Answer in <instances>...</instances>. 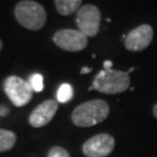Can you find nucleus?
I'll return each instance as SVG.
<instances>
[{"mask_svg":"<svg viewBox=\"0 0 157 157\" xmlns=\"http://www.w3.org/2000/svg\"><path fill=\"white\" fill-rule=\"evenodd\" d=\"M109 114V107L105 100L86 101L75 108L71 119L78 127H91L105 121Z\"/></svg>","mask_w":157,"mask_h":157,"instance_id":"obj_1","label":"nucleus"},{"mask_svg":"<svg viewBox=\"0 0 157 157\" xmlns=\"http://www.w3.org/2000/svg\"><path fill=\"white\" fill-rule=\"evenodd\" d=\"M130 85L128 72L118 70H101L93 79V84L89 90L99 91L106 94H118L124 92Z\"/></svg>","mask_w":157,"mask_h":157,"instance_id":"obj_2","label":"nucleus"},{"mask_svg":"<svg viewBox=\"0 0 157 157\" xmlns=\"http://www.w3.org/2000/svg\"><path fill=\"white\" fill-rule=\"evenodd\" d=\"M14 15L22 27L30 30H40L47 21V13L43 6L36 1H21L15 6Z\"/></svg>","mask_w":157,"mask_h":157,"instance_id":"obj_3","label":"nucleus"},{"mask_svg":"<svg viewBox=\"0 0 157 157\" xmlns=\"http://www.w3.org/2000/svg\"><path fill=\"white\" fill-rule=\"evenodd\" d=\"M4 90L12 104L17 107L27 105L33 98V89L29 82L17 76H11L5 79Z\"/></svg>","mask_w":157,"mask_h":157,"instance_id":"obj_4","label":"nucleus"},{"mask_svg":"<svg viewBox=\"0 0 157 157\" xmlns=\"http://www.w3.org/2000/svg\"><path fill=\"white\" fill-rule=\"evenodd\" d=\"M101 21L100 10L94 5L82 6L77 12L76 23L78 30L84 34L86 37L95 36L99 32V26Z\"/></svg>","mask_w":157,"mask_h":157,"instance_id":"obj_5","label":"nucleus"},{"mask_svg":"<svg viewBox=\"0 0 157 157\" xmlns=\"http://www.w3.org/2000/svg\"><path fill=\"white\" fill-rule=\"evenodd\" d=\"M54 42L57 47L67 51H80L87 47V37L78 29H62L54 35Z\"/></svg>","mask_w":157,"mask_h":157,"instance_id":"obj_6","label":"nucleus"},{"mask_svg":"<svg viewBox=\"0 0 157 157\" xmlns=\"http://www.w3.org/2000/svg\"><path fill=\"white\" fill-rule=\"evenodd\" d=\"M115 140L108 134H98L83 144V152L86 157H105L114 150Z\"/></svg>","mask_w":157,"mask_h":157,"instance_id":"obj_7","label":"nucleus"},{"mask_svg":"<svg viewBox=\"0 0 157 157\" xmlns=\"http://www.w3.org/2000/svg\"><path fill=\"white\" fill-rule=\"evenodd\" d=\"M154 30L149 25H141L129 32L124 39V47L129 51H141L151 43Z\"/></svg>","mask_w":157,"mask_h":157,"instance_id":"obj_8","label":"nucleus"},{"mask_svg":"<svg viewBox=\"0 0 157 157\" xmlns=\"http://www.w3.org/2000/svg\"><path fill=\"white\" fill-rule=\"evenodd\" d=\"M58 108V104L54 99H48L40 104L29 115V124L33 127H43L50 122L55 117Z\"/></svg>","mask_w":157,"mask_h":157,"instance_id":"obj_9","label":"nucleus"},{"mask_svg":"<svg viewBox=\"0 0 157 157\" xmlns=\"http://www.w3.org/2000/svg\"><path fill=\"white\" fill-rule=\"evenodd\" d=\"M82 1L80 0H56L55 6L59 14L62 15H70L80 8Z\"/></svg>","mask_w":157,"mask_h":157,"instance_id":"obj_10","label":"nucleus"},{"mask_svg":"<svg viewBox=\"0 0 157 157\" xmlns=\"http://www.w3.org/2000/svg\"><path fill=\"white\" fill-rule=\"evenodd\" d=\"M17 142V135L11 130L0 129V152L11 150Z\"/></svg>","mask_w":157,"mask_h":157,"instance_id":"obj_11","label":"nucleus"},{"mask_svg":"<svg viewBox=\"0 0 157 157\" xmlns=\"http://www.w3.org/2000/svg\"><path fill=\"white\" fill-rule=\"evenodd\" d=\"M73 97V90H72V86L67 83H64L59 86V89L57 91V100L58 102H67L72 99Z\"/></svg>","mask_w":157,"mask_h":157,"instance_id":"obj_12","label":"nucleus"},{"mask_svg":"<svg viewBox=\"0 0 157 157\" xmlns=\"http://www.w3.org/2000/svg\"><path fill=\"white\" fill-rule=\"evenodd\" d=\"M29 84L32 86L33 91L35 92H41L43 90V77L40 73H33L29 78Z\"/></svg>","mask_w":157,"mask_h":157,"instance_id":"obj_13","label":"nucleus"},{"mask_svg":"<svg viewBox=\"0 0 157 157\" xmlns=\"http://www.w3.org/2000/svg\"><path fill=\"white\" fill-rule=\"evenodd\" d=\"M48 157H70V154L62 147H52L49 150Z\"/></svg>","mask_w":157,"mask_h":157,"instance_id":"obj_14","label":"nucleus"},{"mask_svg":"<svg viewBox=\"0 0 157 157\" xmlns=\"http://www.w3.org/2000/svg\"><path fill=\"white\" fill-rule=\"evenodd\" d=\"M10 113V109L6 106H0V117H6Z\"/></svg>","mask_w":157,"mask_h":157,"instance_id":"obj_15","label":"nucleus"},{"mask_svg":"<svg viewBox=\"0 0 157 157\" xmlns=\"http://www.w3.org/2000/svg\"><path fill=\"white\" fill-rule=\"evenodd\" d=\"M113 67V63L111 61H105L104 62V70H111Z\"/></svg>","mask_w":157,"mask_h":157,"instance_id":"obj_16","label":"nucleus"},{"mask_svg":"<svg viewBox=\"0 0 157 157\" xmlns=\"http://www.w3.org/2000/svg\"><path fill=\"white\" fill-rule=\"evenodd\" d=\"M92 71V69L91 67H83L82 69V71H80V73L82 75H84V73H89V72H91Z\"/></svg>","mask_w":157,"mask_h":157,"instance_id":"obj_17","label":"nucleus"},{"mask_svg":"<svg viewBox=\"0 0 157 157\" xmlns=\"http://www.w3.org/2000/svg\"><path fill=\"white\" fill-rule=\"evenodd\" d=\"M154 115H155V118L157 119V104L154 106Z\"/></svg>","mask_w":157,"mask_h":157,"instance_id":"obj_18","label":"nucleus"},{"mask_svg":"<svg viewBox=\"0 0 157 157\" xmlns=\"http://www.w3.org/2000/svg\"><path fill=\"white\" fill-rule=\"evenodd\" d=\"M2 49V42H1V40H0V51Z\"/></svg>","mask_w":157,"mask_h":157,"instance_id":"obj_19","label":"nucleus"}]
</instances>
